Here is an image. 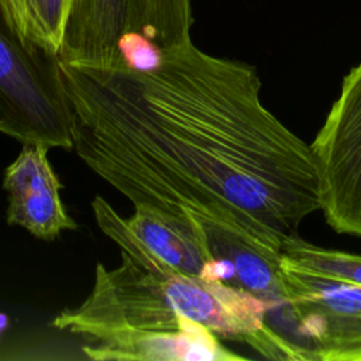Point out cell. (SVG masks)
<instances>
[{"label": "cell", "instance_id": "3957f363", "mask_svg": "<svg viewBox=\"0 0 361 361\" xmlns=\"http://www.w3.org/2000/svg\"><path fill=\"white\" fill-rule=\"evenodd\" d=\"M190 0H73L59 61L87 69L149 71L190 39Z\"/></svg>", "mask_w": 361, "mask_h": 361}, {"label": "cell", "instance_id": "30bf717a", "mask_svg": "<svg viewBox=\"0 0 361 361\" xmlns=\"http://www.w3.org/2000/svg\"><path fill=\"white\" fill-rule=\"evenodd\" d=\"M73 0H0V17L27 48L58 56Z\"/></svg>", "mask_w": 361, "mask_h": 361}, {"label": "cell", "instance_id": "7c38bea8", "mask_svg": "<svg viewBox=\"0 0 361 361\" xmlns=\"http://www.w3.org/2000/svg\"><path fill=\"white\" fill-rule=\"evenodd\" d=\"M8 324H10L8 316H7L6 313H1V312H0V337H1V334L8 329Z\"/></svg>", "mask_w": 361, "mask_h": 361}, {"label": "cell", "instance_id": "8992f818", "mask_svg": "<svg viewBox=\"0 0 361 361\" xmlns=\"http://www.w3.org/2000/svg\"><path fill=\"white\" fill-rule=\"evenodd\" d=\"M296 331L310 358L361 361V285L298 267L282 254Z\"/></svg>", "mask_w": 361, "mask_h": 361}, {"label": "cell", "instance_id": "52a82bcc", "mask_svg": "<svg viewBox=\"0 0 361 361\" xmlns=\"http://www.w3.org/2000/svg\"><path fill=\"white\" fill-rule=\"evenodd\" d=\"M99 228L123 254L144 267L202 278L212 259L192 220L176 219L145 207L123 217L102 196L92 202Z\"/></svg>", "mask_w": 361, "mask_h": 361}, {"label": "cell", "instance_id": "7a4b0ae2", "mask_svg": "<svg viewBox=\"0 0 361 361\" xmlns=\"http://www.w3.org/2000/svg\"><path fill=\"white\" fill-rule=\"evenodd\" d=\"M268 306L219 281L141 265L121 252V264L96 265L94 283L76 307L52 320L58 330L89 340L134 331H171L197 322L220 338L241 341L272 360H300L268 324Z\"/></svg>", "mask_w": 361, "mask_h": 361}, {"label": "cell", "instance_id": "ba28073f", "mask_svg": "<svg viewBox=\"0 0 361 361\" xmlns=\"http://www.w3.org/2000/svg\"><path fill=\"white\" fill-rule=\"evenodd\" d=\"M48 151L45 144L24 142L17 158L4 169L3 189L7 195V224L18 226L35 238L54 241L78 224L61 199L62 185Z\"/></svg>", "mask_w": 361, "mask_h": 361}, {"label": "cell", "instance_id": "277c9868", "mask_svg": "<svg viewBox=\"0 0 361 361\" xmlns=\"http://www.w3.org/2000/svg\"><path fill=\"white\" fill-rule=\"evenodd\" d=\"M71 126L59 58L24 47L0 17V133L72 149Z\"/></svg>", "mask_w": 361, "mask_h": 361}, {"label": "cell", "instance_id": "9c48e42d", "mask_svg": "<svg viewBox=\"0 0 361 361\" xmlns=\"http://www.w3.org/2000/svg\"><path fill=\"white\" fill-rule=\"evenodd\" d=\"M206 326L190 322L179 330L118 333L89 340L82 351L90 360L127 361H237Z\"/></svg>", "mask_w": 361, "mask_h": 361}, {"label": "cell", "instance_id": "8fae6325", "mask_svg": "<svg viewBox=\"0 0 361 361\" xmlns=\"http://www.w3.org/2000/svg\"><path fill=\"white\" fill-rule=\"evenodd\" d=\"M282 254L305 269L361 285V255L317 247L298 234L283 241Z\"/></svg>", "mask_w": 361, "mask_h": 361}, {"label": "cell", "instance_id": "5b68a950", "mask_svg": "<svg viewBox=\"0 0 361 361\" xmlns=\"http://www.w3.org/2000/svg\"><path fill=\"white\" fill-rule=\"evenodd\" d=\"M310 147L327 224L361 238V63L344 76L340 94Z\"/></svg>", "mask_w": 361, "mask_h": 361}, {"label": "cell", "instance_id": "6da1fadb", "mask_svg": "<svg viewBox=\"0 0 361 361\" xmlns=\"http://www.w3.org/2000/svg\"><path fill=\"white\" fill-rule=\"evenodd\" d=\"M61 72L72 149L134 207L219 221L279 251L320 210L312 147L262 104L254 66L189 41L149 71Z\"/></svg>", "mask_w": 361, "mask_h": 361}]
</instances>
